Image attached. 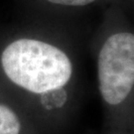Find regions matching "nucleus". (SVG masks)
Segmentation results:
<instances>
[{"mask_svg": "<svg viewBox=\"0 0 134 134\" xmlns=\"http://www.w3.org/2000/svg\"><path fill=\"white\" fill-rule=\"evenodd\" d=\"M109 27L92 43L102 134H134V33Z\"/></svg>", "mask_w": 134, "mask_h": 134, "instance_id": "2", "label": "nucleus"}, {"mask_svg": "<svg viewBox=\"0 0 134 134\" xmlns=\"http://www.w3.org/2000/svg\"><path fill=\"white\" fill-rule=\"evenodd\" d=\"M76 43L24 32L0 41V82L42 134H65L83 94Z\"/></svg>", "mask_w": 134, "mask_h": 134, "instance_id": "1", "label": "nucleus"}, {"mask_svg": "<svg viewBox=\"0 0 134 134\" xmlns=\"http://www.w3.org/2000/svg\"><path fill=\"white\" fill-rule=\"evenodd\" d=\"M46 3L63 8H82L98 3L100 0H44Z\"/></svg>", "mask_w": 134, "mask_h": 134, "instance_id": "4", "label": "nucleus"}, {"mask_svg": "<svg viewBox=\"0 0 134 134\" xmlns=\"http://www.w3.org/2000/svg\"><path fill=\"white\" fill-rule=\"evenodd\" d=\"M0 134H42L0 82Z\"/></svg>", "mask_w": 134, "mask_h": 134, "instance_id": "3", "label": "nucleus"}]
</instances>
